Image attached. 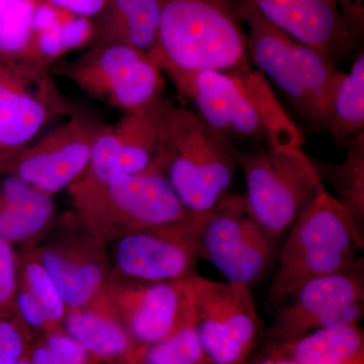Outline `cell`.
Returning a JSON list of instances; mask_svg holds the SVG:
<instances>
[{"label":"cell","instance_id":"obj_24","mask_svg":"<svg viewBox=\"0 0 364 364\" xmlns=\"http://www.w3.org/2000/svg\"><path fill=\"white\" fill-rule=\"evenodd\" d=\"M341 163L312 159L322 183L328 184L334 198L352 215L364 232V132L344 145Z\"/></svg>","mask_w":364,"mask_h":364},{"label":"cell","instance_id":"obj_6","mask_svg":"<svg viewBox=\"0 0 364 364\" xmlns=\"http://www.w3.org/2000/svg\"><path fill=\"white\" fill-rule=\"evenodd\" d=\"M68 188L76 215L105 244L193 215L157 169L102 183L76 181Z\"/></svg>","mask_w":364,"mask_h":364},{"label":"cell","instance_id":"obj_18","mask_svg":"<svg viewBox=\"0 0 364 364\" xmlns=\"http://www.w3.org/2000/svg\"><path fill=\"white\" fill-rule=\"evenodd\" d=\"M275 28L333 63L358 44L345 26L337 0H244Z\"/></svg>","mask_w":364,"mask_h":364},{"label":"cell","instance_id":"obj_27","mask_svg":"<svg viewBox=\"0 0 364 364\" xmlns=\"http://www.w3.org/2000/svg\"><path fill=\"white\" fill-rule=\"evenodd\" d=\"M18 284L40 304L54 330L63 329L66 305L49 273L33 251L18 258Z\"/></svg>","mask_w":364,"mask_h":364},{"label":"cell","instance_id":"obj_32","mask_svg":"<svg viewBox=\"0 0 364 364\" xmlns=\"http://www.w3.org/2000/svg\"><path fill=\"white\" fill-rule=\"evenodd\" d=\"M345 26L359 43L364 31V0H337Z\"/></svg>","mask_w":364,"mask_h":364},{"label":"cell","instance_id":"obj_4","mask_svg":"<svg viewBox=\"0 0 364 364\" xmlns=\"http://www.w3.org/2000/svg\"><path fill=\"white\" fill-rule=\"evenodd\" d=\"M236 150L193 109L170 104L162 127L159 170L191 214L205 217L231 193L238 169Z\"/></svg>","mask_w":364,"mask_h":364},{"label":"cell","instance_id":"obj_30","mask_svg":"<svg viewBox=\"0 0 364 364\" xmlns=\"http://www.w3.org/2000/svg\"><path fill=\"white\" fill-rule=\"evenodd\" d=\"M18 284V257L13 244L0 236V314H16Z\"/></svg>","mask_w":364,"mask_h":364},{"label":"cell","instance_id":"obj_37","mask_svg":"<svg viewBox=\"0 0 364 364\" xmlns=\"http://www.w3.org/2000/svg\"><path fill=\"white\" fill-rule=\"evenodd\" d=\"M136 364H143V363H142V361H141V358H140V360H139V361H138V363H136Z\"/></svg>","mask_w":364,"mask_h":364},{"label":"cell","instance_id":"obj_25","mask_svg":"<svg viewBox=\"0 0 364 364\" xmlns=\"http://www.w3.org/2000/svg\"><path fill=\"white\" fill-rule=\"evenodd\" d=\"M327 132L344 147L364 132V53L359 52L350 70L343 73L333 93Z\"/></svg>","mask_w":364,"mask_h":364},{"label":"cell","instance_id":"obj_7","mask_svg":"<svg viewBox=\"0 0 364 364\" xmlns=\"http://www.w3.org/2000/svg\"><path fill=\"white\" fill-rule=\"evenodd\" d=\"M236 163L245 181L246 202L274 241L325 188L303 148H237Z\"/></svg>","mask_w":364,"mask_h":364},{"label":"cell","instance_id":"obj_33","mask_svg":"<svg viewBox=\"0 0 364 364\" xmlns=\"http://www.w3.org/2000/svg\"><path fill=\"white\" fill-rule=\"evenodd\" d=\"M52 6L67 9L77 16L91 18L104 11L109 0H47Z\"/></svg>","mask_w":364,"mask_h":364},{"label":"cell","instance_id":"obj_36","mask_svg":"<svg viewBox=\"0 0 364 364\" xmlns=\"http://www.w3.org/2000/svg\"><path fill=\"white\" fill-rule=\"evenodd\" d=\"M14 364H30V363H28V356H26V358H21L20 360L16 361V363H14Z\"/></svg>","mask_w":364,"mask_h":364},{"label":"cell","instance_id":"obj_9","mask_svg":"<svg viewBox=\"0 0 364 364\" xmlns=\"http://www.w3.org/2000/svg\"><path fill=\"white\" fill-rule=\"evenodd\" d=\"M64 74L90 97L124 112L164 98L162 69L148 53L129 46H93Z\"/></svg>","mask_w":364,"mask_h":364},{"label":"cell","instance_id":"obj_5","mask_svg":"<svg viewBox=\"0 0 364 364\" xmlns=\"http://www.w3.org/2000/svg\"><path fill=\"white\" fill-rule=\"evenodd\" d=\"M239 1L253 65L282 91L311 130L327 131L333 93L343 72L268 23L247 2Z\"/></svg>","mask_w":364,"mask_h":364},{"label":"cell","instance_id":"obj_19","mask_svg":"<svg viewBox=\"0 0 364 364\" xmlns=\"http://www.w3.org/2000/svg\"><path fill=\"white\" fill-rule=\"evenodd\" d=\"M64 331L90 354L93 363L124 360L144 350L129 334L104 293L90 306L67 311Z\"/></svg>","mask_w":364,"mask_h":364},{"label":"cell","instance_id":"obj_13","mask_svg":"<svg viewBox=\"0 0 364 364\" xmlns=\"http://www.w3.org/2000/svg\"><path fill=\"white\" fill-rule=\"evenodd\" d=\"M267 331L272 345L335 325L359 324L364 314V264L310 280L279 306Z\"/></svg>","mask_w":364,"mask_h":364},{"label":"cell","instance_id":"obj_21","mask_svg":"<svg viewBox=\"0 0 364 364\" xmlns=\"http://www.w3.org/2000/svg\"><path fill=\"white\" fill-rule=\"evenodd\" d=\"M161 0H109L93 23V46L124 45L150 53L157 42Z\"/></svg>","mask_w":364,"mask_h":364},{"label":"cell","instance_id":"obj_14","mask_svg":"<svg viewBox=\"0 0 364 364\" xmlns=\"http://www.w3.org/2000/svg\"><path fill=\"white\" fill-rule=\"evenodd\" d=\"M203 217L124 235L114 241L117 277L130 282H176L193 277L200 256Z\"/></svg>","mask_w":364,"mask_h":364},{"label":"cell","instance_id":"obj_1","mask_svg":"<svg viewBox=\"0 0 364 364\" xmlns=\"http://www.w3.org/2000/svg\"><path fill=\"white\" fill-rule=\"evenodd\" d=\"M193 112L237 148H303L305 136L252 62L231 70L170 72Z\"/></svg>","mask_w":364,"mask_h":364},{"label":"cell","instance_id":"obj_11","mask_svg":"<svg viewBox=\"0 0 364 364\" xmlns=\"http://www.w3.org/2000/svg\"><path fill=\"white\" fill-rule=\"evenodd\" d=\"M195 325L212 364H243L262 332L250 289L196 274Z\"/></svg>","mask_w":364,"mask_h":364},{"label":"cell","instance_id":"obj_15","mask_svg":"<svg viewBox=\"0 0 364 364\" xmlns=\"http://www.w3.org/2000/svg\"><path fill=\"white\" fill-rule=\"evenodd\" d=\"M193 277L145 284L112 274L105 294L135 343L146 348L195 323Z\"/></svg>","mask_w":364,"mask_h":364},{"label":"cell","instance_id":"obj_31","mask_svg":"<svg viewBox=\"0 0 364 364\" xmlns=\"http://www.w3.org/2000/svg\"><path fill=\"white\" fill-rule=\"evenodd\" d=\"M42 339L49 347L57 364H95L87 351L64 329L50 333Z\"/></svg>","mask_w":364,"mask_h":364},{"label":"cell","instance_id":"obj_2","mask_svg":"<svg viewBox=\"0 0 364 364\" xmlns=\"http://www.w3.org/2000/svg\"><path fill=\"white\" fill-rule=\"evenodd\" d=\"M164 73L226 71L250 62L239 0H161L148 53Z\"/></svg>","mask_w":364,"mask_h":364},{"label":"cell","instance_id":"obj_3","mask_svg":"<svg viewBox=\"0 0 364 364\" xmlns=\"http://www.w3.org/2000/svg\"><path fill=\"white\" fill-rule=\"evenodd\" d=\"M267 299L279 306L306 282L345 272L363 258L364 232L324 188L287 232Z\"/></svg>","mask_w":364,"mask_h":364},{"label":"cell","instance_id":"obj_16","mask_svg":"<svg viewBox=\"0 0 364 364\" xmlns=\"http://www.w3.org/2000/svg\"><path fill=\"white\" fill-rule=\"evenodd\" d=\"M56 236L33 254L49 273L67 311L90 306L109 282L104 242L77 215L65 218Z\"/></svg>","mask_w":364,"mask_h":364},{"label":"cell","instance_id":"obj_8","mask_svg":"<svg viewBox=\"0 0 364 364\" xmlns=\"http://www.w3.org/2000/svg\"><path fill=\"white\" fill-rule=\"evenodd\" d=\"M275 242L255 219L244 195H228L200 225L202 259L210 261L227 282L249 289L269 270Z\"/></svg>","mask_w":364,"mask_h":364},{"label":"cell","instance_id":"obj_20","mask_svg":"<svg viewBox=\"0 0 364 364\" xmlns=\"http://www.w3.org/2000/svg\"><path fill=\"white\" fill-rule=\"evenodd\" d=\"M54 221L52 196L18 177L0 173V236L13 245L32 244Z\"/></svg>","mask_w":364,"mask_h":364},{"label":"cell","instance_id":"obj_23","mask_svg":"<svg viewBox=\"0 0 364 364\" xmlns=\"http://www.w3.org/2000/svg\"><path fill=\"white\" fill-rule=\"evenodd\" d=\"M93 23L45 0L33 21V57L44 63L92 40Z\"/></svg>","mask_w":364,"mask_h":364},{"label":"cell","instance_id":"obj_10","mask_svg":"<svg viewBox=\"0 0 364 364\" xmlns=\"http://www.w3.org/2000/svg\"><path fill=\"white\" fill-rule=\"evenodd\" d=\"M105 127L87 112H71L65 123L33 145L0 156V172L53 196L85 173L93 146Z\"/></svg>","mask_w":364,"mask_h":364},{"label":"cell","instance_id":"obj_29","mask_svg":"<svg viewBox=\"0 0 364 364\" xmlns=\"http://www.w3.org/2000/svg\"><path fill=\"white\" fill-rule=\"evenodd\" d=\"M33 335L16 314H0V364H14L26 358Z\"/></svg>","mask_w":364,"mask_h":364},{"label":"cell","instance_id":"obj_26","mask_svg":"<svg viewBox=\"0 0 364 364\" xmlns=\"http://www.w3.org/2000/svg\"><path fill=\"white\" fill-rule=\"evenodd\" d=\"M45 0H0V61L33 57V21Z\"/></svg>","mask_w":364,"mask_h":364},{"label":"cell","instance_id":"obj_12","mask_svg":"<svg viewBox=\"0 0 364 364\" xmlns=\"http://www.w3.org/2000/svg\"><path fill=\"white\" fill-rule=\"evenodd\" d=\"M70 112L44 62L0 61V156L30 145L50 121Z\"/></svg>","mask_w":364,"mask_h":364},{"label":"cell","instance_id":"obj_17","mask_svg":"<svg viewBox=\"0 0 364 364\" xmlns=\"http://www.w3.org/2000/svg\"><path fill=\"white\" fill-rule=\"evenodd\" d=\"M170 104L162 98L149 107L126 111L116 123L105 127L93 146L87 168L77 181L102 183L159 170L162 127Z\"/></svg>","mask_w":364,"mask_h":364},{"label":"cell","instance_id":"obj_22","mask_svg":"<svg viewBox=\"0 0 364 364\" xmlns=\"http://www.w3.org/2000/svg\"><path fill=\"white\" fill-rule=\"evenodd\" d=\"M270 355L298 364H364V337L358 324L321 328L304 336L272 345Z\"/></svg>","mask_w":364,"mask_h":364},{"label":"cell","instance_id":"obj_35","mask_svg":"<svg viewBox=\"0 0 364 364\" xmlns=\"http://www.w3.org/2000/svg\"><path fill=\"white\" fill-rule=\"evenodd\" d=\"M144 351V350H143ZM143 351L139 352L135 355L131 356V358L124 359V360L119 361L117 364H136L140 360L141 356H142Z\"/></svg>","mask_w":364,"mask_h":364},{"label":"cell","instance_id":"obj_34","mask_svg":"<svg viewBox=\"0 0 364 364\" xmlns=\"http://www.w3.org/2000/svg\"><path fill=\"white\" fill-rule=\"evenodd\" d=\"M269 364H298L284 356L270 355Z\"/></svg>","mask_w":364,"mask_h":364},{"label":"cell","instance_id":"obj_38","mask_svg":"<svg viewBox=\"0 0 364 364\" xmlns=\"http://www.w3.org/2000/svg\"><path fill=\"white\" fill-rule=\"evenodd\" d=\"M243 364H245V363H243Z\"/></svg>","mask_w":364,"mask_h":364},{"label":"cell","instance_id":"obj_28","mask_svg":"<svg viewBox=\"0 0 364 364\" xmlns=\"http://www.w3.org/2000/svg\"><path fill=\"white\" fill-rule=\"evenodd\" d=\"M141 361L143 364H212L195 323L169 338L146 347Z\"/></svg>","mask_w":364,"mask_h":364}]
</instances>
